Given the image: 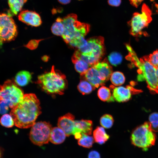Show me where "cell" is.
Returning a JSON list of instances; mask_svg holds the SVG:
<instances>
[{
    "instance_id": "28",
    "label": "cell",
    "mask_w": 158,
    "mask_h": 158,
    "mask_svg": "<svg viewBox=\"0 0 158 158\" xmlns=\"http://www.w3.org/2000/svg\"><path fill=\"white\" fill-rule=\"evenodd\" d=\"M0 123L2 126L8 128L12 127L15 124L12 116L8 114H5L1 117Z\"/></svg>"
},
{
    "instance_id": "13",
    "label": "cell",
    "mask_w": 158,
    "mask_h": 158,
    "mask_svg": "<svg viewBox=\"0 0 158 158\" xmlns=\"http://www.w3.org/2000/svg\"><path fill=\"white\" fill-rule=\"evenodd\" d=\"M18 18L23 23L34 27L39 26L42 23L41 17L38 13L28 10L21 12L18 16Z\"/></svg>"
},
{
    "instance_id": "8",
    "label": "cell",
    "mask_w": 158,
    "mask_h": 158,
    "mask_svg": "<svg viewBox=\"0 0 158 158\" xmlns=\"http://www.w3.org/2000/svg\"><path fill=\"white\" fill-rule=\"evenodd\" d=\"M12 80H8L0 85V102L6 103L11 109L23 99L24 95L22 90Z\"/></svg>"
},
{
    "instance_id": "34",
    "label": "cell",
    "mask_w": 158,
    "mask_h": 158,
    "mask_svg": "<svg viewBox=\"0 0 158 158\" xmlns=\"http://www.w3.org/2000/svg\"><path fill=\"white\" fill-rule=\"evenodd\" d=\"M108 4L112 6H118L121 3V0H108Z\"/></svg>"
},
{
    "instance_id": "20",
    "label": "cell",
    "mask_w": 158,
    "mask_h": 158,
    "mask_svg": "<svg viewBox=\"0 0 158 158\" xmlns=\"http://www.w3.org/2000/svg\"><path fill=\"white\" fill-rule=\"evenodd\" d=\"M72 60L75 70L81 76L83 75L90 68V66L87 63L73 55L72 57Z\"/></svg>"
},
{
    "instance_id": "36",
    "label": "cell",
    "mask_w": 158,
    "mask_h": 158,
    "mask_svg": "<svg viewBox=\"0 0 158 158\" xmlns=\"http://www.w3.org/2000/svg\"><path fill=\"white\" fill-rule=\"evenodd\" d=\"M58 1L63 4H66L69 3L71 0H58Z\"/></svg>"
},
{
    "instance_id": "38",
    "label": "cell",
    "mask_w": 158,
    "mask_h": 158,
    "mask_svg": "<svg viewBox=\"0 0 158 158\" xmlns=\"http://www.w3.org/2000/svg\"><path fill=\"white\" fill-rule=\"evenodd\" d=\"M156 75L158 78V66L156 68Z\"/></svg>"
},
{
    "instance_id": "19",
    "label": "cell",
    "mask_w": 158,
    "mask_h": 158,
    "mask_svg": "<svg viewBox=\"0 0 158 158\" xmlns=\"http://www.w3.org/2000/svg\"><path fill=\"white\" fill-rule=\"evenodd\" d=\"M93 137L95 142L99 145H102L107 141L109 136L102 127L98 126L93 131Z\"/></svg>"
},
{
    "instance_id": "21",
    "label": "cell",
    "mask_w": 158,
    "mask_h": 158,
    "mask_svg": "<svg viewBox=\"0 0 158 158\" xmlns=\"http://www.w3.org/2000/svg\"><path fill=\"white\" fill-rule=\"evenodd\" d=\"M27 1V0H8L10 9L8 14L11 16L17 15Z\"/></svg>"
},
{
    "instance_id": "24",
    "label": "cell",
    "mask_w": 158,
    "mask_h": 158,
    "mask_svg": "<svg viewBox=\"0 0 158 158\" xmlns=\"http://www.w3.org/2000/svg\"><path fill=\"white\" fill-rule=\"evenodd\" d=\"M94 140L93 137L83 133L81 137L78 139V144L84 147L90 148L92 146Z\"/></svg>"
},
{
    "instance_id": "9",
    "label": "cell",
    "mask_w": 158,
    "mask_h": 158,
    "mask_svg": "<svg viewBox=\"0 0 158 158\" xmlns=\"http://www.w3.org/2000/svg\"><path fill=\"white\" fill-rule=\"evenodd\" d=\"M51 125L48 122L40 121L35 123L32 126L29 137L34 144L41 146L47 143L50 141L52 129Z\"/></svg>"
},
{
    "instance_id": "33",
    "label": "cell",
    "mask_w": 158,
    "mask_h": 158,
    "mask_svg": "<svg viewBox=\"0 0 158 158\" xmlns=\"http://www.w3.org/2000/svg\"><path fill=\"white\" fill-rule=\"evenodd\" d=\"M88 158H101L99 153L95 150H92L89 153Z\"/></svg>"
},
{
    "instance_id": "1",
    "label": "cell",
    "mask_w": 158,
    "mask_h": 158,
    "mask_svg": "<svg viewBox=\"0 0 158 158\" xmlns=\"http://www.w3.org/2000/svg\"><path fill=\"white\" fill-rule=\"evenodd\" d=\"M40 104L35 94L24 95L22 100L12 108L10 112L15 126L21 128L32 127L41 113Z\"/></svg>"
},
{
    "instance_id": "35",
    "label": "cell",
    "mask_w": 158,
    "mask_h": 158,
    "mask_svg": "<svg viewBox=\"0 0 158 158\" xmlns=\"http://www.w3.org/2000/svg\"><path fill=\"white\" fill-rule=\"evenodd\" d=\"M144 0H129L130 4L133 6L137 8Z\"/></svg>"
},
{
    "instance_id": "31",
    "label": "cell",
    "mask_w": 158,
    "mask_h": 158,
    "mask_svg": "<svg viewBox=\"0 0 158 158\" xmlns=\"http://www.w3.org/2000/svg\"><path fill=\"white\" fill-rule=\"evenodd\" d=\"M148 58L150 62L154 67L156 68L158 66V50L150 54Z\"/></svg>"
},
{
    "instance_id": "12",
    "label": "cell",
    "mask_w": 158,
    "mask_h": 158,
    "mask_svg": "<svg viewBox=\"0 0 158 158\" xmlns=\"http://www.w3.org/2000/svg\"><path fill=\"white\" fill-rule=\"evenodd\" d=\"M92 130V122L91 121L84 119L75 121L73 135L76 139H78L83 133L89 135H91Z\"/></svg>"
},
{
    "instance_id": "26",
    "label": "cell",
    "mask_w": 158,
    "mask_h": 158,
    "mask_svg": "<svg viewBox=\"0 0 158 158\" xmlns=\"http://www.w3.org/2000/svg\"><path fill=\"white\" fill-rule=\"evenodd\" d=\"M52 33L57 36H62L64 32V26L60 17L57 18L51 28Z\"/></svg>"
},
{
    "instance_id": "16",
    "label": "cell",
    "mask_w": 158,
    "mask_h": 158,
    "mask_svg": "<svg viewBox=\"0 0 158 158\" xmlns=\"http://www.w3.org/2000/svg\"><path fill=\"white\" fill-rule=\"evenodd\" d=\"M82 76L95 88L102 85L104 83L101 80L98 71L93 66L90 68Z\"/></svg>"
},
{
    "instance_id": "14",
    "label": "cell",
    "mask_w": 158,
    "mask_h": 158,
    "mask_svg": "<svg viewBox=\"0 0 158 158\" xmlns=\"http://www.w3.org/2000/svg\"><path fill=\"white\" fill-rule=\"evenodd\" d=\"M75 117L70 113H68L59 117L58 120V127L64 132L66 136L73 135L74 128Z\"/></svg>"
},
{
    "instance_id": "32",
    "label": "cell",
    "mask_w": 158,
    "mask_h": 158,
    "mask_svg": "<svg viewBox=\"0 0 158 158\" xmlns=\"http://www.w3.org/2000/svg\"><path fill=\"white\" fill-rule=\"evenodd\" d=\"M0 106L1 107L0 113L1 114H4L6 112L9 107L8 104L2 101L0 102Z\"/></svg>"
},
{
    "instance_id": "18",
    "label": "cell",
    "mask_w": 158,
    "mask_h": 158,
    "mask_svg": "<svg viewBox=\"0 0 158 158\" xmlns=\"http://www.w3.org/2000/svg\"><path fill=\"white\" fill-rule=\"evenodd\" d=\"M32 75L29 71H22L18 73L15 76L14 81L15 83L19 86H26L31 81Z\"/></svg>"
},
{
    "instance_id": "27",
    "label": "cell",
    "mask_w": 158,
    "mask_h": 158,
    "mask_svg": "<svg viewBox=\"0 0 158 158\" xmlns=\"http://www.w3.org/2000/svg\"><path fill=\"white\" fill-rule=\"evenodd\" d=\"M114 120L112 116L109 114H106L103 115L100 119V123L103 128L109 129L113 126Z\"/></svg>"
},
{
    "instance_id": "4",
    "label": "cell",
    "mask_w": 158,
    "mask_h": 158,
    "mask_svg": "<svg viewBox=\"0 0 158 158\" xmlns=\"http://www.w3.org/2000/svg\"><path fill=\"white\" fill-rule=\"evenodd\" d=\"M87 41L86 45L77 49L73 55L85 61L91 67L99 61L104 55V39L101 36L95 37Z\"/></svg>"
},
{
    "instance_id": "30",
    "label": "cell",
    "mask_w": 158,
    "mask_h": 158,
    "mask_svg": "<svg viewBox=\"0 0 158 158\" xmlns=\"http://www.w3.org/2000/svg\"><path fill=\"white\" fill-rule=\"evenodd\" d=\"M149 122L151 128L154 132H158V113H152L149 116Z\"/></svg>"
},
{
    "instance_id": "11",
    "label": "cell",
    "mask_w": 158,
    "mask_h": 158,
    "mask_svg": "<svg viewBox=\"0 0 158 158\" xmlns=\"http://www.w3.org/2000/svg\"><path fill=\"white\" fill-rule=\"evenodd\" d=\"M112 92V96L115 100L122 102L128 101L131 98L133 94H136L142 92L141 90L136 89L130 85L126 87L119 86L110 87Z\"/></svg>"
},
{
    "instance_id": "22",
    "label": "cell",
    "mask_w": 158,
    "mask_h": 158,
    "mask_svg": "<svg viewBox=\"0 0 158 158\" xmlns=\"http://www.w3.org/2000/svg\"><path fill=\"white\" fill-rule=\"evenodd\" d=\"M97 95L102 101L107 102H111L115 100L111 94L110 90L108 88L102 86L97 91Z\"/></svg>"
},
{
    "instance_id": "37",
    "label": "cell",
    "mask_w": 158,
    "mask_h": 158,
    "mask_svg": "<svg viewBox=\"0 0 158 158\" xmlns=\"http://www.w3.org/2000/svg\"><path fill=\"white\" fill-rule=\"evenodd\" d=\"M3 151L4 150L2 148L0 147V158H2Z\"/></svg>"
},
{
    "instance_id": "23",
    "label": "cell",
    "mask_w": 158,
    "mask_h": 158,
    "mask_svg": "<svg viewBox=\"0 0 158 158\" xmlns=\"http://www.w3.org/2000/svg\"><path fill=\"white\" fill-rule=\"evenodd\" d=\"M78 91L83 95L91 93L95 88L85 79L82 80L78 86Z\"/></svg>"
},
{
    "instance_id": "7",
    "label": "cell",
    "mask_w": 158,
    "mask_h": 158,
    "mask_svg": "<svg viewBox=\"0 0 158 158\" xmlns=\"http://www.w3.org/2000/svg\"><path fill=\"white\" fill-rule=\"evenodd\" d=\"M152 12L145 4L142 5L141 13L135 12L131 19L128 22L130 27V34L134 37H139L144 32L143 30L149 25L152 20Z\"/></svg>"
},
{
    "instance_id": "6",
    "label": "cell",
    "mask_w": 158,
    "mask_h": 158,
    "mask_svg": "<svg viewBox=\"0 0 158 158\" xmlns=\"http://www.w3.org/2000/svg\"><path fill=\"white\" fill-rule=\"evenodd\" d=\"M156 135L152 130L149 122H145L136 128L132 132L131 142L134 146L146 150L154 145Z\"/></svg>"
},
{
    "instance_id": "15",
    "label": "cell",
    "mask_w": 158,
    "mask_h": 158,
    "mask_svg": "<svg viewBox=\"0 0 158 158\" xmlns=\"http://www.w3.org/2000/svg\"><path fill=\"white\" fill-rule=\"evenodd\" d=\"M98 71L101 80L104 82L110 78L112 73V69L107 60L99 61L93 66Z\"/></svg>"
},
{
    "instance_id": "39",
    "label": "cell",
    "mask_w": 158,
    "mask_h": 158,
    "mask_svg": "<svg viewBox=\"0 0 158 158\" xmlns=\"http://www.w3.org/2000/svg\"><path fill=\"white\" fill-rule=\"evenodd\" d=\"M0 111H1V107L0 106Z\"/></svg>"
},
{
    "instance_id": "29",
    "label": "cell",
    "mask_w": 158,
    "mask_h": 158,
    "mask_svg": "<svg viewBox=\"0 0 158 158\" xmlns=\"http://www.w3.org/2000/svg\"><path fill=\"white\" fill-rule=\"evenodd\" d=\"M108 59L109 63L114 66H116L121 62L122 57L119 53L114 52L110 54L108 56Z\"/></svg>"
},
{
    "instance_id": "3",
    "label": "cell",
    "mask_w": 158,
    "mask_h": 158,
    "mask_svg": "<svg viewBox=\"0 0 158 158\" xmlns=\"http://www.w3.org/2000/svg\"><path fill=\"white\" fill-rule=\"evenodd\" d=\"M130 54L129 58L138 68V80H145L150 93L158 94V78L156 74V68L150 62L148 56H144L139 59L134 51Z\"/></svg>"
},
{
    "instance_id": "2",
    "label": "cell",
    "mask_w": 158,
    "mask_h": 158,
    "mask_svg": "<svg viewBox=\"0 0 158 158\" xmlns=\"http://www.w3.org/2000/svg\"><path fill=\"white\" fill-rule=\"evenodd\" d=\"M60 19L64 26L61 37L65 42L77 49L85 46L87 41L84 37L89 31L90 25L78 21L77 15L74 13Z\"/></svg>"
},
{
    "instance_id": "5",
    "label": "cell",
    "mask_w": 158,
    "mask_h": 158,
    "mask_svg": "<svg viewBox=\"0 0 158 158\" xmlns=\"http://www.w3.org/2000/svg\"><path fill=\"white\" fill-rule=\"evenodd\" d=\"M65 75L55 70L52 66L50 72L38 76L37 83L43 90L50 94L62 95L67 87Z\"/></svg>"
},
{
    "instance_id": "40",
    "label": "cell",
    "mask_w": 158,
    "mask_h": 158,
    "mask_svg": "<svg viewBox=\"0 0 158 158\" xmlns=\"http://www.w3.org/2000/svg\"></svg>"
},
{
    "instance_id": "25",
    "label": "cell",
    "mask_w": 158,
    "mask_h": 158,
    "mask_svg": "<svg viewBox=\"0 0 158 158\" xmlns=\"http://www.w3.org/2000/svg\"><path fill=\"white\" fill-rule=\"evenodd\" d=\"M110 79L113 85L115 86H119L124 83L125 78L121 72L115 71L112 73L110 77Z\"/></svg>"
},
{
    "instance_id": "10",
    "label": "cell",
    "mask_w": 158,
    "mask_h": 158,
    "mask_svg": "<svg viewBox=\"0 0 158 158\" xmlns=\"http://www.w3.org/2000/svg\"><path fill=\"white\" fill-rule=\"evenodd\" d=\"M17 34V27L12 16L0 13V44L13 40Z\"/></svg>"
},
{
    "instance_id": "17",
    "label": "cell",
    "mask_w": 158,
    "mask_h": 158,
    "mask_svg": "<svg viewBox=\"0 0 158 158\" xmlns=\"http://www.w3.org/2000/svg\"><path fill=\"white\" fill-rule=\"evenodd\" d=\"M66 135L63 131L59 127L52 128L50 138V141L55 144H59L65 140Z\"/></svg>"
}]
</instances>
